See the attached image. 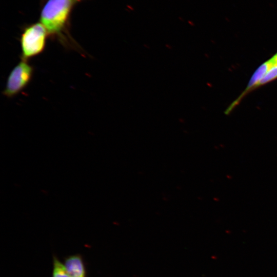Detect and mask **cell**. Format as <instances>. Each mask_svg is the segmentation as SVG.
Here are the masks:
<instances>
[{"label": "cell", "mask_w": 277, "mask_h": 277, "mask_svg": "<svg viewBox=\"0 0 277 277\" xmlns=\"http://www.w3.org/2000/svg\"><path fill=\"white\" fill-rule=\"evenodd\" d=\"M76 0H48L41 14V22L48 35L55 38L65 48L83 52L68 33L70 14Z\"/></svg>", "instance_id": "1"}, {"label": "cell", "mask_w": 277, "mask_h": 277, "mask_svg": "<svg viewBox=\"0 0 277 277\" xmlns=\"http://www.w3.org/2000/svg\"><path fill=\"white\" fill-rule=\"evenodd\" d=\"M48 34L41 23L26 27L20 37L21 60L28 61L42 53L46 48Z\"/></svg>", "instance_id": "2"}, {"label": "cell", "mask_w": 277, "mask_h": 277, "mask_svg": "<svg viewBox=\"0 0 277 277\" xmlns=\"http://www.w3.org/2000/svg\"><path fill=\"white\" fill-rule=\"evenodd\" d=\"M34 68L28 61H21L10 72L3 91L4 96L12 98L25 89L31 81Z\"/></svg>", "instance_id": "3"}, {"label": "cell", "mask_w": 277, "mask_h": 277, "mask_svg": "<svg viewBox=\"0 0 277 277\" xmlns=\"http://www.w3.org/2000/svg\"><path fill=\"white\" fill-rule=\"evenodd\" d=\"M273 63L272 58L262 64L252 75L247 87L241 94L226 109L225 113L230 114L249 92L258 88V86Z\"/></svg>", "instance_id": "4"}, {"label": "cell", "mask_w": 277, "mask_h": 277, "mask_svg": "<svg viewBox=\"0 0 277 277\" xmlns=\"http://www.w3.org/2000/svg\"><path fill=\"white\" fill-rule=\"evenodd\" d=\"M64 265L69 277H86L85 265L80 254L67 256L65 259Z\"/></svg>", "instance_id": "5"}, {"label": "cell", "mask_w": 277, "mask_h": 277, "mask_svg": "<svg viewBox=\"0 0 277 277\" xmlns=\"http://www.w3.org/2000/svg\"><path fill=\"white\" fill-rule=\"evenodd\" d=\"M273 63L259 83L258 88L267 84L277 78V59L273 55Z\"/></svg>", "instance_id": "6"}, {"label": "cell", "mask_w": 277, "mask_h": 277, "mask_svg": "<svg viewBox=\"0 0 277 277\" xmlns=\"http://www.w3.org/2000/svg\"><path fill=\"white\" fill-rule=\"evenodd\" d=\"M52 277H69L64 265L56 256L53 258Z\"/></svg>", "instance_id": "7"}, {"label": "cell", "mask_w": 277, "mask_h": 277, "mask_svg": "<svg viewBox=\"0 0 277 277\" xmlns=\"http://www.w3.org/2000/svg\"><path fill=\"white\" fill-rule=\"evenodd\" d=\"M274 55V56H275V57L276 58V59H277V53H276L275 55Z\"/></svg>", "instance_id": "8"}]
</instances>
